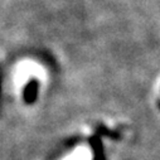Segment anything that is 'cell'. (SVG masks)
I'll use <instances>...</instances> for the list:
<instances>
[{
	"label": "cell",
	"instance_id": "1",
	"mask_svg": "<svg viewBox=\"0 0 160 160\" xmlns=\"http://www.w3.org/2000/svg\"><path fill=\"white\" fill-rule=\"evenodd\" d=\"M37 92H38V83L37 81H30L24 91V100L27 103H33L35 101L37 97Z\"/></svg>",
	"mask_w": 160,
	"mask_h": 160
},
{
	"label": "cell",
	"instance_id": "2",
	"mask_svg": "<svg viewBox=\"0 0 160 160\" xmlns=\"http://www.w3.org/2000/svg\"><path fill=\"white\" fill-rule=\"evenodd\" d=\"M101 136H92L90 139L91 145L93 148V152H95V160H105V155H103V150H102V144H101Z\"/></svg>",
	"mask_w": 160,
	"mask_h": 160
},
{
	"label": "cell",
	"instance_id": "3",
	"mask_svg": "<svg viewBox=\"0 0 160 160\" xmlns=\"http://www.w3.org/2000/svg\"><path fill=\"white\" fill-rule=\"evenodd\" d=\"M88 156H90V152L86 150V149H77L74 150L69 156L66 158V160H88Z\"/></svg>",
	"mask_w": 160,
	"mask_h": 160
}]
</instances>
